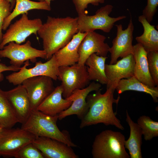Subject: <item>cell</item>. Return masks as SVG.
Wrapping results in <instances>:
<instances>
[{"instance_id": "obj_21", "label": "cell", "mask_w": 158, "mask_h": 158, "mask_svg": "<svg viewBox=\"0 0 158 158\" xmlns=\"http://www.w3.org/2000/svg\"><path fill=\"white\" fill-rule=\"evenodd\" d=\"M126 121L130 127V135L128 139L125 141V148L128 150L131 158H142L141 130L137 123L132 119L127 110Z\"/></svg>"}, {"instance_id": "obj_36", "label": "cell", "mask_w": 158, "mask_h": 158, "mask_svg": "<svg viewBox=\"0 0 158 158\" xmlns=\"http://www.w3.org/2000/svg\"><path fill=\"white\" fill-rule=\"evenodd\" d=\"M2 128L1 127H0V132L1 131V129H2Z\"/></svg>"}, {"instance_id": "obj_33", "label": "cell", "mask_w": 158, "mask_h": 158, "mask_svg": "<svg viewBox=\"0 0 158 158\" xmlns=\"http://www.w3.org/2000/svg\"><path fill=\"white\" fill-rule=\"evenodd\" d=\"M20 67H17L13 65L8 66L0 63V82L3 80L4 76L2 73L6 71H17L20 70Z\"/></svg>"}, {"instance_id": "obj_28", "label": "cell", "mask_w": 158, "mask_h": 158, "mask_svg": "<svg viewBox=\"0 0 158 158\" xmlns=\"http://www.w3.org/2000/svg\"><path fill=\"white\" fill-rule=\"evenodd\" d=\"M147 53L149 73L155 85L158 86V51H150Z\"/></svg>"}, {"instance_id": "obj_3", "label": "cell", "mask_w": 158, "mask_h": 158, "mask_svg": "<svg viewBox=\"0 0 158 158\" xmlns=\"http://www.w3.org/2000/svg\"><path fill=\"white\" fill-rule=\"evenodd\" d=\"M58 115L51 116L37 110L31 111L21 128L32 133L36 137H44L62 142L72 147L77 146L72 141L69 132L61 131L57 121Z\"/></svg>"}, {"instance_id": "obj_35", "label": "cell", "mask_w": 158, "mask_h": 158, "mask_svg": "<svg viewBox=\"0 0 158 158\" xmlns=\"http://www.w3.org/2000/svg\"><path fill=\"white\" fill-rule=\"evenodd\" d=\"M11 4L12 8H13L15 3V0H7Z\"/></svg>"}, {"instance_id": "obj_10", "label": "cell", "mask_w": 158, "mask_h": 158, "mask_svg": "<svg viewBox=\"0 0 158 158\" xmlns=\"http://www.w3.org/2000/svg\"><path fill=\"white\" fill-rule=\"evenodd\" d=\"M8 44L0 49V57L9 59L11 65L20 67L27 61L35 63L37 58L47 60L46 52L44 50H39L32 47L29 40L23 44H17L14 42Z\"/></svg>"}, {"instance_id": "obj_20", "label": "cell", "mask_w": 158, "mask_h": 158, "mask_svg": "<svg viewBox=\"0 0 158 158\" xmlns=\"http://www.w3.org/2000/svg\"><path fill=\"white\" fill-rule=\"evenodd\" d=\"M147 52L138 43L133 45V53L135 64L134 76L140 81L150 87L156 86L150 74L147 58Z\"/></svg>"}, {"instance_id": "obj_31", "label": "cell", "mask_w": 158, "mask_h": 158, "mask_svg": "<svg viewBox=\"0 0 158 158\" xmlns=\"http://www.w3.org/2000/svg\"><path fill=\"white\" fill-rule=\"evenodd\" d=\"M12 8L11 3L7 0L0 1V43L3 34L2 26L5 19L10 15Z\"/></svg>"}, {"instance_id": "obj_19", "label": "cell", "mask_w": 158, "mask_h": 158, "mask_svg": "<svg viewBox=\"0 0 158 158\" xmlns=\"http://www.w3.org/2000/svg\"><path fill=\"white\" fill-rule=\"evenodd\" d=\"M86 33L78 32L66 45L54 54L59 67L71 66L78 62V47Z\"/></svg>"}, {"instance_id": "obj_32", "label": "cell", "mask_w": 158, "mask_h": 158, "mask_svg": "<svg viewBox=\"0 0 158 158\" xmlns=\"http://www.w3.org/2000/svg\"><path fill=\"white\" fill-rule=\"evenodd\" d=\"M158 0H147L146 6L142 11V15L150 23L157 11Z\"/></svg>"}, {"instance_id": "obj_34", "label": "cell", "mask_w": 158, "mask_h": 158, "mask_svg": "<svg viewBox=\"0 0 158 158\" xmlns=\"http://www.w3.org/2000/svg\"><path fill=\"white\" fill-rule=\"evenodd\" d=\"M39 1L45 2L49 5H50L51 1L55 0H38Z\"/></svg>"}, {"instance_id": "obj_25", "label": "cell", "mask_w": 158, "mask_h": 158, "mask_svg": "<svg viewBox=\"0 0 158 158\" xmlns=\"http://www.w3.org/2000/svg\"><path fill=\"white\" fill-rule=\"evenodd\" d=\"M115 90L119 94L128 90L145 92L151 96L154 102L158 101V86L149 87L140 81L134 76L121 80Z\"/></svg>"}, {"instance_id": "obj_24", "label": "cell", "mask_w": 158, "mask_h": 158, "mask_svg": "<svg viewBox=\"0 0 158 158\" xmlns=\"http://www.w3.org/2000/svg\"><path fill=\"white\" fill-rule=\"evenodd\" d=\"M15 7L10 15L5 19L2 26V30H6L12 21L20 14L28 13L33 9L51 10L50 5L45 2L34 1L30 0H15Z\"/></svg>"}, {"instance_id": "obj_9", "label": "cell", "mask_w": 158, "mask_h": 158, "mask_svg": "<svg viewBox=\"0 0 158 158\" xmlns=\"http://www.w3.org/2000/svg\"><path fill=\"white\" fill-rule=\"evenodd\" d=\"M42 24L40 18L30 19L28 18V13L22 14L21 17L10 25L6 32L3 34L0 43V49L10 42L20 44L25 42L27 38L31 34L37 36V31Z\"/></svg>"}, {"instance_id": "obj_30", "label": "cell", "mask_w": 158, "mask_h": 158, "mask_svg": "<svg viewBox=\"0 0 158 158\" xmlns=\"http://www.w3.org/2000/svg\"><path fill=\"white\" fill-rule=\"evenodd\" d=\"M72 1L78 16H80L86 14L85 9L89 4L97 6L99 4L104 3L105 0H72Z\"/></svg>"}, {"instance_id": "obj_17", "label": "cell", "mask_w": 158, "mask_h": 158, "mask_svg": "<svg viewBox=\"0 0 158 158\" xmlns=\"http://www.w3.org/2000/svg\"><path fill=\"white\" fill-rule=\"evenodd\" d=\"M10 90L4 91L16 113L19 123L26 121L32 111L30 100L25 87L22 84Z\"/></svg>"}, {"instance_id": "obj_16", "label": "cell", "mask_w": 158, "mask_h": 158, "mask_svg": "<svg viewBox=\"0 0 158 158\" xmlns=\"http://www.w3.org/2000/svg\"><path fill=\"white\" fill-rule=\"evenodd\" d=\"M135 64L132 54L122 58L114 64H105V73L108 80L107 88L115 90L121 80L134 76Z\"/></svg>"}, {"instance_id": "obj_13", "label": "cell", "mask_w": 158, "mask_h": 158, "mask_svg": "<svg viewBox=\"0 0 158 158\" xmlns=\"http://www.w3.org/2000/svg\"><path fill=\"white\" fill-rule=\"evenodd\" d=\"M106 39L105 36L94 31L87 32L78 47L79 58L77 63L85 65L87 59L94 53L100 56H106L110 47L104 42Z\"/></svg>"}, {"instance_id": "obj_14", "label": "cell", "mask_w": 158, "mask_h": 158, "mask_svg": "<svg viewBox=\"0 0 158 158\" xmlns=\"http://www.w3.org/2000/svg\"><path fill=\"white\" fill-rule=\"evenodd\" d=\"M101 87L100 83L93 82L84 88L74 90L69 97L66 98L72 102L71 105L58 115V119L61 120L73 115H76L81 119L88 110L86 101L87 96L90 92L100 89Z\"/></svg>"}, {"instance_id": "obj_26", "label": "cell", "mask_w": 158, "mask_h": 158, "mask_svg": "<svg viewBox=\"0 0 158 158\" xmlns=\"http://www.w3.org/2000/svg\"><path fill=\"white\" fill-rule=\"evenodd\" d=\"M17 123L19 121L12 106L0 89V127L11 128Z\"/></svg>"}, {"instance_id": "obj_4", "label": "cell", "mask_w": 158, "mask_h": 158, "mask_svg": "<svg viewBox=\"0 0 158 158\" xmlns=\"http://www.w3.org/2000/svg\"><path fill=\"white\" fill-rule=\"evenodd\" d=\"M125 137L121 133L110 130L97 135L92 146L93 158H129L124 145Z\"/></svg>"}, {"instance_id": "obj_1", "label": "cell", "mask_w": 158, "mask_h": 158, "mask_svg": "<svg viewBox=\"0 0 158 158\" xmlns=\"http://www.w3.org/2000/svg\"><path fill=\"white\" fill-rule=\"evenodd\" d=\"M77 20V17L47 16L37 32L42 40L47 60L66 45L78 32Z\"/></svg>"}, {"instance_id": "obj_23", "label": "cell", "mask_w": 158, "mask_h": 158, "mask_svg": "<svg viewBox=\"0 0 158 158\" xmlns=\"http://www.w3.org/2000/svg\"><path fill=\"white\" fill-rule=\"evenodd\" d=\"M138 21L142 24L144 31L140 36H137L135 40L147 52L158 51V31L147 20L143 15L139 16Z\"/></svg>"}, {"instance_id": "obj_11", "label": "cell", "mask_w": 158, "mask_h": 158, "mask_svg": "<svg viewBox=\"0 0 158 158\" xmlns=\"http://www.w3.org/2000/svg\"><path fill=\"white\" fill-rule=\"evenodd\" d=\"M117 29L116 36L112 41V46L109 52L111 54L109 64L115 63L118 59L123 58L133 54V46L132 45L134 26L131 17L127 28L123 30L121 24L115 25Z\"/></svg>"}, {"instance_id": "obj_12", "label": "cell", "mask_w": 158, "mask_h": 158, "mask_svg": "<svg viewBox=\"0 0 158 158\" xmlns=\"http://www.w3.org/2000/svg\"><path fill=\"white\" fill-rule=\"evenodd\" d=\"M51 78L39 76L28 78L22 85L28 93L31 110H37L39 105L54 90L55 87Z\"/></svg>"}, {"instance_id": "obj_27", "label": "cell", "mask_w": 158, "mask_h": 158, "mask_svg": "<svg viewBox=\"0 0 158 158\" xmlns=\"http://www.w3.org/2000/svg\"><path fill=\"white\" fill-rule=\"evenodd\" d=\"M137 123L146 141L150 140L158 136V122L153 120L148 116L142 115L138 118Z\"/></svg>"}, {"instance_id": "obj_29", "label": "cell", "mask_w": 158, "mask_h": 158, "mask_svg": "<svg viewBox=\"0 0 158 158\" xmlns=\"http://www.w3.org/2000/svg\"><path fill=\"white\" fill-rule=\"evenodd\" d=\"M15 158H44L42 152L32 142L24 146L17 153Z\"/></svg>"}, {"instance_id": "obj_37", "label": "cell", "mask_w": 158, "mask_h": 158, "mask_svg": "<svg viewBox=\"0 0 158 158\" xmlns=\"http://www.w3.org/2000/svg\"></svg>"}, {"instance_id": "obj_5", "label": "cell", "mask_w": 158, "mask_h": 158, "mask_svg": "<svg viewBox=\"0 0 158 158\" xmlns=\"http://www.w3.org/2000/svg\"><path fill=\"white\" fill-rule=\"evenodd\" d=\"M113 8L112 5L107 4L98 9L94 15L78 16L77 23L78 32H87L100 30L106 33L110 32L116 22L126 18L125 16L116 17L110 16L109 15Z\"/></svg>"}, {"instance_id": "obj_6", "label": "cell", "mask_w": 158, "mask_h": 158, "mask_svg": "<svg viewBox=\"0 0 158 158\" xmlns=\"http://www.w3.org/2000/svg\"><path fill=\"white\" fill-rule=\"evenodd\" d=\"M36 137L21 128H2L0 132V156L15 157L25 145Z\"/></svg>"}, {"instance_id": "obj_15", "label": "cell", "mask_w": 158, "mask_h": 158, "mask_svg": "<svg viewBox=\"0 0 158 158\" xmlns=\"http://www.w3.org/2000/svg\"><path fill=\"white\" fill-rule=\"evenodd\" d=\"M32 143L47 158H78L72 147L50 138L36 137Z\"/></svg>"}, {"instance_id": "obj_8", "label": "cell", "mask_w": 158, "mask_h": 158, "mask_svg": "<svg viewBox=\"0 0 158 158\" xmlns=\"http://www.w3.org/2000/svg\"><path fill=\"white\" fill-rule=\"evenodd\" d=\"M57 79L61 82L62 96L65 98L69 97L74 90L86 87L90 81L86 66L77 63L71 66H59Z\"/></svg>"}, {"instance_id": "obj_7", "label": "cell", "mask_w": 158, "mask_h": 158, "mask_svg": "<svg viewBox=\"0 0 158 158\" xmlns=\"http://www.w3.org/2000/svg\"><path fill=\"white\" fill-rule=\"evenodd\" d=\"M24 65L20 67L19 71L14 72L7 75L6 79L14 85L22 84L25 80L31 77L39 76L49 77L53 80H57L59 73V66L56 61L54 55L47 62H36L34 67L28 68L30 65L29 61H26Z\"/></svg>"}, {"instance_id": "obj_2", "label": "cell", "mask_w": 158, "mask_h": 158, "mask_svg": "<svg viewBox=\"0 0 158 158\" xmlns=\"http://www.w3.org/2000/svg\"><path fill=\"white\" fill-rule=\"evenodd\" d=\"M115 90L111 88H107L103 94L100 89L92 94L88 95L86 98L88 110L81 119L80 128L103 123L106 126L112 125L121 130L124 129L114 112L113 104H118L120 97H114Z\"/></svg>"}, {"instance_id": "obj_22", "label": "cell", "mask_w": 158, "mask_h": 158, "mask_svg": "<svg viewBox=\"0 0 158 158\" xmlns=\"http://www.w3.org/2000/svg\"><path fill=\"white\" fill-rule=\"evenodd\" d=\"M107 58L94 53L86 60V65L88 78L90 81H96L101 84L107 85L108 79L105 73V61Z\"/></svg>"}, {"instance_id": "obj_18", "label": "cell", "mask_w": 158, "mask_h": 158, "mask_svg": "<svg viewBox=\"0 0 158 158\" xmlns=\"http://www.w3.org/2000/svg\"><path fill=\"white\" fill-rule=\"evenodd\" d=\"M63 92L61 85L57 86L39 105L37 110L46 114L55 116L67 109L72 102L63 99Z\"/></svg>"}]
</instances>
